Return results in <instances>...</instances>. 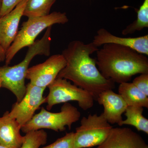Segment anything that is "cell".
I'll use <instances>...</instances> for the list:
<instances>
[{
  "label": "cell",
  "instance_id": "12",
  "mask_svg": "<svg viewBox=\"0 0 148 148\" xmlns=\"http://www.w3.org/2000/svg\"><path fill=\"white\" fill-rule=\"evenodd\" d=\"M92 42L98 47L106 44H113L126 47L141 54L148 55V35L135 38H123L112 34L101 28L97 31Z\"/></svg>",
  "mask_w": 148,
  "mask_h": 148
},
{
  "label": "cell",
  "instance_id": "13",
  "mask_svg": "<svg viewBox=\"0 0 148 148\" xmlns=\"http://www.w3.org/2000/svg\"><path fill=\"white\" fill-rule=\"evenodd\" d=\"M100 105L103 106L102 113L110 124H119L123 119L122 115L125 113L127 105L119 94L109 89L101 92L96 99Z\"/></svg>",
  "mask_w": 148,
  "mask_h": 148
},
{
  "label": "cell",
  "instance_id": "8",
  "mask_svg": "<svg viewBox=\"0 0 148 148\" xmlns=\"http://www.w3.org/2000/svg\"><path fill=\"white\" fill-rule=\"evenodd\" d=\"M24 98L20 102L14 103L8 115L10 118L16 120L21 127L29 121L41 105L46 103L43 93L45 88L29 83Z\"/></svg>",
  "mask_w": 148,
  "mask_h": 148
},
{
  "label": "cell",
  "instance_id": "26",
  "mask_svg": "<svg viewBox=\"0 0 148 148\" xmlns=\"http://www.w3.org/2000/svg\"><path fill=\"white\" fill-rule=\"evenodd\" d=\"M2 0H0V11H1V7Z\"/></svg>",
  "mask_w": 148,
  "mask_h": 148
},
{
  "label": "cell",
  "instance_id": "10",
  "mask_svg": "<svg viewBox=\"0 0 148 148\" xmlns=\"http://www.w3.org/2000/svg\"><path fill=\"white\" fill-rule=\"evenodd\" d=\"M97 148H148L141 135L128 127H112Z\"/></svg>",
  "mask_w": 148,
  "mask_h": 148
},
{
  "label": "cell",
  "instance_id": "22",
  "mask_svg": "<svg viewBox=\"0 0 148 148\" xmlns=\"http://www.w3.org/2000/svg\"><path fill=\"white\" fill-rule=\"evenodd\" d=\"M23 0H2L0 18L9 13Z\"/></svg>",
  "mask_w": 148,
  "mask_h": 148
},
{
  "label": "cell",
  "instance_id": "21",
  "mask_svg": "<svg viewBox=\"0 0 148 148\" xmlns=\"http://www.w3.org/2000/svg\"><path fill=\"white\" fill-rule=\"evenodd\" d=\"M132 83L140 91L148 96V73L140 74L134 79Z\"/></svg>",
  "mask_w": 148,
  "mask_h": 148
},
{
  "label": "cell",
  "instance_id": "1",
  "mask_svg": "<svg viewBox=\"0 0 148 148\" xmlns=\"http://www.w3.org/2000/svg\"><path fill=\"white\" fill-rule=\"evenodd\" d=\"M98 48L92 42H71L62 53L66 66L57 77L73 82L75 85L90 93L95 100L103 91L115 88V83L103 76L97 68L96 60L90 57Z\"/></svg>",
  "mask_w": 148,
  "mask_h": 148
},
{
  "label": "cell",
  "instance_id": "20",
  "mask_svg": "<svg viewBox=\"0 0 148 148\" xmlns=\"http://www.w3.org/2000/svg\"><path fill=\"white\" fill-rule=\"evenodd\" d=\"M75 132L67 133L62 138L57 139L49 145L42 148H74V138Z\"/></svg>",
  "mask_w": 148,
  "mask_h": 148
},
{
  "label": "cell",
  "instance_id": "14",
  "mask_svg": "<svg viewBox=\"0 0 148 148\" xmlns=\"http://www.w3.org/2000/svg\"><path fill=\"white\" fill-rule=\"evenodd\" d=\"M8 112L0 117V145L10 148H20L24 136L20 134L21 126L16 120L10 118Z\"/></svg>",
  "mask_w": 148,
  "mask_h": 148
},
{
  "label": "cell",
  "instance_id": "23",
  "mask_svg": "<svg viewBox=\"0 0 148 148\" xmlns=\"http://www.w3.org/2000/svg\"><path fill=\"white\" fill-rule=\"evenodd\" d=\"M5 52L0 45V63L5 61Z\"/></svg>",
  "mask_w": 148,
  "mask_h": 148
},
{
  "label": "cell",
  "instance_id": "25",
  "mask_svg": "<svg viewBox=\"0 0 148 148\" xmlns=\"http://www.w3.org/2000/svg\"><path fill=\"white\" fill-rule=\"evenodd\" d=\"M2 80L0 79V88H1Z\"/></svg>",
  "mask_w": 148,
  "mask_h": 148
},
{
  "label": "cell",
  "instance_id": "15",
  "mask_svg": "<svg viewBox=\"0 0 148 148\" xmlns=\"http://www.w3.org/2000/svg\"><path fill=\"white\" fill-rule=\"evenodd\" d=\"M119 94L125 101L127 106L148 108V96L140 91L132 82L120 84Z\"/></svg>",
  "mask_w": 148,
  "mask_h": 148
},
{
  "label": "cell",
  "instance_id": "6",
  "mask_svg": "<svg viewBox=\"0 0 148 148\" xmlns=\"http://www.w3.org/2000/svg\"><path fill=\"white\" fill-rule=\"evenodd\" d=\"M48 87L49 93L46 98L48 110L56 104L71 101H77L84 110H89L94 105L95 99L90 93L65 79L56 78Z\"/></svg>",
  "mask_w": 148,
  "mask_h": 148
},
{
  "label": "cell",
  "instance_id": "16",
  "mask_svg": "<svg viewBox=\"0 0 148 148\" xmlns=\"http://www.w3.org/2000/svg\"><path fill=\"white\" fill-rule=\"evenodd\" d=\"M144 108L136 106H127L125 112L126 119L123 120L118 125H124L134 126L138 131L148 134V119L143 115Z\"/></svg>",
  "mask_w": 148,
  "mask_h": 148
},
{
  "label": "cell",
  "instance_id": "18",
  "mask_svg": "<svg viewBox=\"0 0 148 148\" xmlns=\"http://www.w3.org/2000/svg\"><path fill=\"white\" fill-rule=\"evenodd\" d=\"M148 27V0H144L137 10V18L122 31V34H132Z\"/></svg>",
  "mask_w": 148,
  "mask_h": 148
},
{
  "label": "cell",
  "instance_id": "24",
  "mask_svg": "<svg viewBox=\"0 0 148 148\" xmlns=\"http://www.w3.org/2000/svg\"><path fill=\"white\" fill-rule=\"evenodd\" d=\"M0 148H10L8 147H5V146L2 145H0Z\"/></svg>",
  "mask_w": 148,
  "mask_h": 148
},
{
  "label": "cell",
  "instance_id": "4",
  "mask_svg": "<svg viewBox=\"0 0 148 148\" xmlns=\"http://www.w3.org/2000/svg\"><path fill=\"white\" fill-rule=\"evenodd\" d=\"M66 13L54 12L45 16L31 17L22 24L15 40L5 52V65L10 64L14 56L23 48L32 45L40 33L55 24L68 23Z\"/></svg>",
  "mask_w": 148,
  "mask_h": 148
},
{
  "label": "cell",
  "instance_id": "19",
  "mask_svg": "<svg viewBox=\"0 0 148 148\" xmlns=\"http://www.w3.org/2000/svg\"><path fill=\"white\" fill-rule=\"evenodd\" d=\"M47 134L43 130L30 131L24 136V140L20 148H39L47 142Z\"/></svg>",
  "mask_w": 148,
  "mask_h": 148
},
{
  "label": "cell",
  "instance_id": "5",
  "mask_svg": "<svg viewBox=\"0 0 148 148\" xmlns=\"http://www.w3.org/2000/svg\"><path fill=\"white\" fill-rule=\"evenodd\" d=\"M81 117L79 111L69 103H64L59 112H49L41 108L38 113L34 114L32 119L21 127L23 132L43 129L52 130L56 132H63L68 126L71 129L72 124L78 121Z\"/></svg>",
  "mask_w": 148,
  "mask_h": 148
},
{
  "label": "cell",
  "instance_id": "11",
  "mask_svg": "<svg viewBox=\"0 0 148 148\" xmlns=\"http://www.w3.org/2000/svg\"><path fill=\"white\" fill-rule=\"evenodd\" d=\"M27 0H23L9 13L0 18V45L6 51L17 36Z\"/></svg>",
  "mask_w": 148,
  "mask_h": 148
},
{
  "label": "cell",
  "instance_id": "9",
  "mask_svg": "<svg viewBox=\"0 0 148 148\" xmlns=\"http://www.w3.org/2000/svg\"><path fill=\"white\" fill-rule=\"evenodd\" d=\"M66 64L62 54L52 55L43 63L29 68L26 79L32 84L46 88L55 80Z\"/></svg>",
  "mask_w": 148,
  "mask_h": 148
},
{
  "label": "cell",
  "instance_id": "2",
  "mask_svg": "<svg viewBox=\"0 0 148 148\" xmlns=\"http://www.w3.org/2000/svg\"><path fill=\"white\" fill-rule=\"evenodd\" d=\"M96 52V65L107 79L121 84L137 74L148 73V58L130 48L106 44Z\"/></svg>",
  "mask_w": 148,
  "mask_h": 148
},
{
  "label": "cell",
  "instance_id": "17",
  "mask_svg": "<svg viewBox=\"0 0 148 148\" xmlns=\"http://www.w3.org/2000/svg\"><path fill=\"white\" fill-rule=\"evenodd\" d=\"M56 0H27L23 16L28 18L45 16L50 14Z\"/></svg>",
  "mask_w": 148,
  "mask_h": 148
},
{
  "label": "cell",
  "instance_id": "3",
  "mask_svg": "<svg viewBox=\"0 0 148 148\" xmlns=\"http://www.w3.org/2000/svg\"><path fill=\"white\" fill-rule=\"evenodd\" d=\"M52 26L48 27L42 38L29 47L23 61L13 66L5 65L0 67L1 88L10 90L15 95L16 102L23 99L26 92L25 79L29 64L37 55L49 56L51 53Z\"/></svg>",
  "mask_w": 148,
  "mask_h": 148
},
{
  "label": "cell",
  "instance_id": "7",
  "mask_svg": "<svg viewBox=\"0 0 148 148\" xmlns=\"http://www.w3.org/2000/svg\"><path fill=\"white\" fill-rule=\"evenodd\" d=\"M112 126L103 114L83 117L80 125L76 128L74 148H90L101 145L106 140Z\"/></svg>",
  "mask_w": 148,
  "mask_h": 148
}]
</instances>
